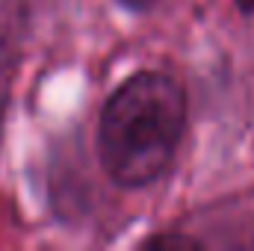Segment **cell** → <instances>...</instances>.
Returning <instances> with one entry per match:
<instances>
[{
    "mask_svg": "<svg viewBox=\"0 0 254 251\" xmlns=\"http://www.w3.org/2000/svg\"><path fill=\"white\" fill-rule=\"evenodd\" d=\"M204 246L207 243L198 234H187V231H160L139 240V249H204Z\"/></svg>",
    "mask_w": 254,
    "mask_h": 251,
    "instance_id": "3",
    "label": "cell"
},
{
    "mask_svg": "<svg viewBox=\"0 0 254 251\" xmlns=\"http://www.w3.org/2000/svg\"><path fill=\"white\" fill-rule=\"evenodd\" d=\"M21 65H24L21 45L9 36H0V154H3V142H6V122H9Z\"/></svg>",
    "mask_w": 254,
    "mask_h": 251,
    "instance_id": "2",
    "label": "cell"
},
{
    "mask_svg": "<svg viewBox=\"0 0 254 251\" xmlns=\"http://www.w3.org/2000/svg\"><path fill=\"white\" fill-rule=\"evenodd\" d=\"M190 133V92L169 68H136L104 98L95 154L116 189L142 192L166 181Z\"/></svg>",
    "mask_w": 254,
    "mask_h": 251,
    "instance_id": "1",
    "label": "cell"
},
{
    "mask_svg": "<svg viewBox=\"0 0 254 251\" xmlns=\"http://www.w3.org/2000/svg\"><path fill=\"white\" fill-rule=\"evenodd\" d=\"M234 6H237V12L243 18H252L254 15V0H234Z\"/></svg>",
    "mask_w": 254,
    "mask_h": 251,
    "instance_id": "5",
    "label": "cell"
},
{
    "mask_svg": "<svg viewBox=\"0 0 254 251\" xmlns=\"http://www.w3.org/2000/svg\"><path fill=\"white\" fill-rule=\"evenodd\" d=\"M122 12L127 15H148V12H154L163 0H113Z\"/></svg>",
    "mask_w": 254,
    "mask_h": 251,
    "instance_id": "4",
    "label": "cell"
}]
</instances>
